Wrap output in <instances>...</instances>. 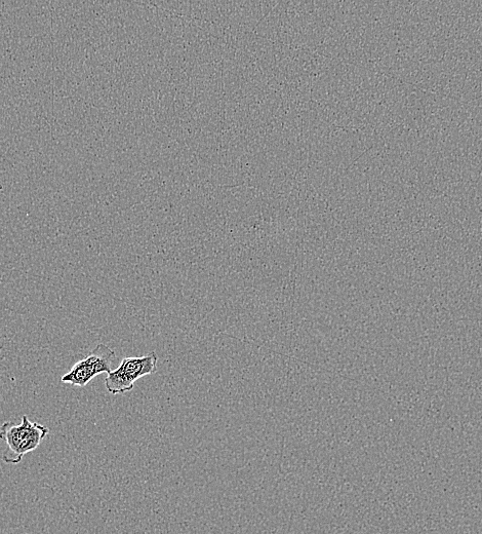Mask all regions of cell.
I'll return each mask as SVG.
<instances>
[{"instance_id": "1", "label": "cell", "mask_w": 482, "mask_h": 534, "mask_svg": "<svg viewBox=\"0 0 482 534\" xmlns=\"http://www.w3.org/2000/svg\"><path fill=\"white\" fill-rule=\"evenodd\" d=\"M50 430L38 423H31L27 415L22 416V424L12 422L0 427V439L7 443L4 461L10 465L20 464L23 457L38 448L48 436Z\"/></svg>"}, {"instance_id": "2", "label": "cell", "mask_w": 482, "mask_h": 534, "mask_svg": "<svg viewBox=\"0 0 482 534\" xmlns=\"http://www.w3.org/2000/svg\"><path fill=\"white\" fill-rule=\"evenodd\" d=\"M158 357L152 352L142 357L125 358L108 373L105 387L111 395H123L133 391L136 381L157 371Z\"/></svg>"}, {"instance_id": "3", "label": "cell", "mask_w": 482, "mask_h": 534, "mask_svg": "<svg viewBox=\"0 0 482 534\" xmlns=\"http://www.w3.org/2000/svg\"><path fill=\"white\" fill-rule=\"evenodd\" d=\"M115 359V352L101 343L85 360L74 364L70 371L62 376L61 381L63 384L85 388L97 375L110 373Z\"/></svg>"}]
</instances>
